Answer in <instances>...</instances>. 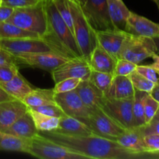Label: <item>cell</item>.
<instances>
[{"label":"cell","mask_w":159,"mask_h":159,"mask_svg":"<svg viewBox=\"0 0 159 159\" xmlns=\"http://www.w3.org/2000/svg\"><path fill=\"white\" fill-rule=\"evenodd\" d=\"M38 133L65 148L83 155L88 159L147 158L144 155L125 148L116 141L96 134L74 136L57 131Z\"/></svg>","instance_id":"1"},{"label":"cell","mask_w":159,"mask_h":159,"mask_svg":"<svg viewBox=\"0 0 159 159\" xmlns=\"http://www.w3.org/2000/svg\"><path fill=\"white\" fill-rule=\"evenodd\" d=\"M47 16V31L41 37L56 52L68 58L83 57L74 34L58 13L52 0L43 1Z\"/></svg>","instance_id":"2"},{"label":"cell","mask_w":159,"mask_h":159,"mask_svg":"<svg viewBox=\"0 0 159 159\" xmlns=\"http://www.w3.org/2000/svg\"><path fill=\"white\" fill-rule=\"evenodd\" d=\"M73 20V34L82 57L89 61L92 51L97 46L96 30L82 10L77 0H68Z\"/></svg>","instance_id":"3"},{"label":"cell","mask_w":159,"mask_h":159,"mask_svg":"<svg viewBox=\"0 0 159 159\" xmlns=\"http://www.w3.org/2000/svg\"><path fill=\"white\" fill-rule=\"evenodd\" d=\"M43 1L35 6L14 9L7 22L43 37L47 31V16Z\"/></svg>","instance_id":"4"},{"label":"cell","mask_w":159,"mask_h":159,"mask_svg":"<svg viewBox=\"0 0 159 159\" xmlns=\"http://www.w3.org/2000/svg\"><path fill=\"white\" fill-rule=\"evenodd\" d=\"M26 154L40 159H88L39 133L30 138Z\"/></svg>","instance_id":"5"},{"label":"cell","mask_w":159,"mask_h":159,"mask_svg":"<svg viewBox=\"0 0 159 159\" xmlns=\"http://www.w3.org/2000/svg\"><path fill=\"white\" fill-rule=\"evenodd\" d=\"M156 53L155 42L151 37H140L128 34L123 43L119 58L131 61L136 65Z\"/></svg>","instance_id":"6"},{"label":"cell","mask_w":159,"mask_h":159,"mask_svg":"<svg viewBox=\"0 0 159 159\" xmlns=\"http://www.w3.org/2000/svg\"><path fill=\"white\" fill-rule=\"evenodd\" d=\"M85 124L90 127L94 134L115 141L127 130L100 108L92 110Z\"/></svg>","instance_id":"7"},{"label":"cell","mask_w":159,"mask_h":159,"mask_svg":"<svg viewBox=\"0 0 159 159\" xmlns=\"http://www.w3.org/2000/svg\"><path fill=\"white\" fill-rule=\"evenodd\" d=\"M133 99H108L104 97L100 109L125 129L134 127Z\"/></svg>","instance_id":"8"},{"label":"cell","mask_w":159,"mask_h":159,"mask_svg":"<svg viewBox=\"0 0 159 159\" xmlns=\"http://www.w3.org/2000/svg\"><path fill=\"white\" fill-rule=\"evenodd\" d=\"M82 10L96 30L115 29L110 20L107 0H77Z\"/></svg>","instance_id":"9"},{"label":"cell","mask_w":159,"mask_h":159,"mask_svg":"<svg viewBox=\"0 0 159 159\" xmlns=\"http://www.w3.org/2000/svg\"><path fill=\"white\" fill-rule=\"evenodd\" d=\"M0 48L9 51L13 55L55 51L52 47L41 37L0 39Z\"/></svg>","instance_id":"10"},{"label":"cell","mask_w":159,"mask_h":159,"mask_svg":"<svg viewBox=\"0 0 159 159\" xmlns=\"http://www.w3.org/2000/svg\"><path fill=\"white\" fill-rule=\"evenodd\" d=\"M15 57L18 65L40 68L50 72L69 59L55 51L17 54Z\"/></svg>","instance_id":"11"},{"label":"cell","mask_w":159,"mask_h":159,"mask_svg":"<svg viewBox=\"0 0 159 159\" xmlns=\"http://www.w3.org/2000/svg\"><path fill=\"white\" fill-rule=\"evenodd\" d=\"M54 100L65 115L77 118L85 124L91 113L92 110L83 103L75 89L67 93H55Z\"/></svg>","instance_id":"12"},{"label":"cell","mask_w":159,"mask_h":159,"mask_svg":"<svg viewBox=\"0 0 159 159\" xmlns=\"http://www.w3.org/2000/svg\"><path fill=\"white\" fill-rule=\"evenodd\" d=\"M92 69L89 62L84 57L68 59L51 72L54 83L65 79L77 78L82 80H89Z\"/></svg>","instance_id":"13"},{"label":"cell","mask_w":159,"mask_h":159,"mask_svg":"<svg viewBox=\"0 0 159 159\" xmlns=\"http://www.w3.org/2000/svg\"><path fill=\"white\" fill-rule=\"evenodd\" d=\"M124 30L132 35L153 38L159 36V24L130 11Z\"/></svg>","instance_id":"14"},{"label":"cell","mask_w":159,"mask_h":159,"mask_svg":"<svg viewBox=\"0 0 159 159\" xmlns=\"http://www.w3.org/2000/svg\"><path fill=\"white\" fill-rule=\"evenodd\" d=\"M127 35V33L125 30L119 29L96 30L98 45L116 59L119 58L120 52Z\"/></svg>","instance_id":"15"},{"label":"cell","mask_w":159,"mask_h":159,"mask_svg":"<svg viewBox=\"0 0 159 159\" xmlns=\"http://www.w3.org/2000/svg\"><path fill=\"white\" fill-rule=\"evenodd\" d=\"M28 111L22 100L14 99L0 103V130L4 131L16 120Z\"/></svg>","instance_id":"16"},{"label":"cell","mask_w":159,"mask_h":159,"mask_svg":"<svg viewBox=\"0 0 159 159\" xmlns=\"http://www.w3.org/2000/svg\"><path fill=\"white\" fill-rule=\"evenodd\" d=\"M144 134L141 127L127 129L122 134L116 138V141L125 148L144 155L147 158H152L148 152L144 141Z\"/></svg>","instance_id":"17"},{"label":"cell","mask_w":159,"mask_h":159,"mask_svg":"<svg viewBox=\"0 0 159 159\" xmlns=\"http://www.w3.org/2000/svg\"><path fill=\"white\" fill-rule=\"evenodd\" d=\"M116 61L117 59L97 44L92 51L88 62L91 69L93 71L109 73L114 75Z\"/></svg>","instance_id":"18"},{"label":"cell","mask_w":159,"mask_h":159,"mask_svg":"<svg viewBox=\"0 0 159 159\" xmlns=\"http://www.w3.org/2000/svg\"><path fill=\"white\" fill-rule=\"evenodd\" d=\"M135 89L128 76L114 75L104 96L108 99H133Z\"/></svg>","instance_id":"19"},{"label":"cell","mask_w":159,"mask_h":159,"mask_svg":"<svg viewBox=\"0 0 159 159\" xmlns=\"http://www.w3.org/2000/svg\"><path fill=\"white\" fill-rule=\"evenodd\" d=\"M75 90L83 103L89 110H93L100 108L101 103L105 96L103 93L89 81L82 80Z\"/></svg>","instance_id":"20"},{"label":"cell","mask_w":159,"mask_h":159,"mask_svg":"<svg viewBox=\"0 0 159 159\" xmlns=\"http://www.w3.org/2000/svg\"><path fill=\"white\" fill-rule=\"evenodd\" d=\"M4 132L27 139H30L38 133L29 109L26 113L6 129Z\"/></svg>","instance_id":"21"},{"label":"cell","mask_w":159,"mask_h":159,"mask_svg":"<svg viewBox=\"0 0 159 159\" xmlns=\"http://www.w3.org/2000/svg\"><path fill=\"white\" fill-rule=\"evenodd\" d=\"M58 133L74 136H85L94 134L90 127L77 118L65 115L59 120L58 127L56 130Z\"/></svg>","instance_id":"22"},{"label":"cell","mask_w":159,"mask_h":159,"mask_svg":"<svg viewBox=\"0 0 159 159\" xmlns=\"http://www.w3.org/2000/svg\"><path fill=\"white\" fill-rule=\"evenodd\" d=\"M0 86L5 89L14 99L22 100L34 89L30 84L24 77L17 73L11 80L6 82H0Z\"/></svg>","instance_id":"23"},{"label":"cell","mask_w":159,"mask_h":159,"mask_svg":"<svg viewBox=\"0 0 159 159\" xmlns=\"http://www.w3.org/2000/svg\"><path fill=\"white\" fill-rule=\"evenodd\" d=\"M110 20L115 29L124 30L130 10L123 0H107Z\"/></svg>","instance_id":"24"},{"label":"cell","mask_w":159,"mask_h":159,"mask_svg":"<svg viewBox=\"0 0 159 159\" xmlns=\"http://www.w3.org/2000/svg\"><path fill=\"white\" fill-rule=\"evenodd\" d=\"M54 95L55 93L53 89L36 88L23 99V102L27 106L28 108L56 103Z\"/></svg>","instance_id":"25"},{"label":"cell","mask_w":159,"mask_h":159,"mask_svg":"<svg viewBox=\"0 0 159 159\" xmlns=\"http://www.w3.org/2000/svg\"><path fill=\"white\" fill-rule=\"evenodd\" d=\"M30 139L20 138L0 130V151L26 153Z\"/></svg>","instance_id":"26"},{"label":"cell","mask_w":159,"mask_h":159,"mask_svg":"<svg viewBox=\"0 0 159 159\" xmlns=\"http://www.w3.org/2000/svg\"><path fill=\"white\" fill-rule=\"evenodd\" d=\"M29 109V111L32 116L36 128L38 132L54 131L57 129L59 125L60 118L55 116H47L38 113L34 110Z\"/></svg>","instance_id":"27"},{"label":"cell","mask_w":159,"mask_h":159,"mask_svg":"<svg viewBox=\"0 0 159 159\" xmlns=\"http://www.w3.org/2000/svg\"><path fill=\"white\" fill-rule=\"evenodd\" d=\"M24 37H40L35 33L25 30L9 22L0 23V39H16Z\"/></svg>","instance_id":"28"},{"label":"cell","mask_w":159,"mask_h":159,"mask_svg":"<svg viewBox=\"0 0 159 159\" xmlns=\"http://www.w3.org/2000/svg\"><path fill=\"white\" fill-rule=\"evenodd\" d=\"M146 93H148L135 89L133 99V116L134 127H143L146 124L143 105V99Z\"/></svg>","instance_id":"29"},{"label":"cell","mask_w":159,"mask_h":159,"mask_svg":"<svg viewBox=\"0 0 159 159\" xmlns=\"http://www.w3.org/2000/svg\"><path fill=\"white\" fill-rule=\"evenodd\" d=\"M113 76H114L113 75L109 74V73L92 70L89 81L92 84H93L98 89L100 90L103 94H105L108 90L109 87L110 86Z\"/></svg>","instance_id":"30"},{"label":"cell","mask_w":159,"mask_h":159,"mask_svg":"<svg viewBox=\"0 0 159 159\" xmlns=\"http://www.w3.org/2000/svg\"><path fill=\"white\" fill-rule=\"evenodd\" d=\"M128 77L130 78V81H131L133 86L137 90L150 93L152 90L153 89L154 87H155V83L151 82L150 80L147 79L146 78L143 77L142 75L138 74L136 71L132 72Z\"/></svg>","instance_id":"31"},{"label":"cell","mask_w":159,"mask_h":159,"mask_svg":"<svg viewBox=\"0 0 159 159\" xmlns=\"http://www.w3.org/2000/svg\"><path fill=\"white\" fill-rule=\"evenodd\" d=\"M143 105H144V118L147 124L153 120L154 116L156 114L159 109V102L151 96L150 93H146L143 99Z\"/></svg>","instance_id":"32"},{"label":"cell","mask_w":159,"mask_h":159,"mask_svg":"<svg viewBox=\"0 0 159 159\" xmlns=\"http://www.w3.org/2000/svg\"><path fill=\"white\" fill-rule=\"evenodd\" d=\"M55 5L57 10L65 23L68 25V27L73 33V20L71 16V9L68 5V0H52Z\"/></svg>","instance_id":"33"},{"label":"cell","mask_w":159,"mask_h":159,"mask_svg":"<svg viewBox=\"0 0 159 159\" xmlns=\"http://www.w3.org/2000/svg\"><path fill=\"white\" fill-rule=\"evenodd\" d=\"M82 81V79H77V78H69V79H63L55 83L53 89H54V93H62L72 91L77 89Z\"/></svg>","instance_id":"34"},{"label":"cell","mask_w":159,"mask_h":159,"mask_svg":"<svg viewBox=\"0 0 159 159\" xmlns=\"http://www.w3.org/2000/svg\"><path fill=\"white\" fill-rule=\"evenodd\" d=\"M137 65H138L124 58H118L115 66L114 75L129 76L136 70Z\"/></svg>","instance_id":"35"},{"label":"cell","mask_w":159,"mask_h":159,"mask_svg":"<svg viewBox=\"0 0 159 159\" xmlns=\"http://www.w3.org/2000/svg\"><path fill=\"white\" fill-rule=\"evenodd\" d=\"M30 109L35 110V111L42 113V114L47 115V116H55V117L58 118H61V116L65 115L63 110L61 109V107L57 103L47 104V105L40 106V107H34V108Z\"/></svg>","instance_id":"36"},{"label":"cell","mask_w":159,"mask_h":159,"mask_svg":"<svg viewBox=\"0 0 159 159\" xmlns=\"http://www.w3.org/2000/svg\"><path fill=\"white\" fill-rule=\"evenodd\" d=\"M148 152L152 158H159V134H148L144 137Z\"/></svg>","instance_id":"37"},{"label":"cell","mask_w":159,"mask_h":159,"mask_svg":"<svg viewBox=\"0 0 159 159\" xmlns=\"http://www.w3.org/2000/svg\"><path fill=\"white\" fill-rule=\"evenodd\" d=\"M135 71L138 74H140L143 77L146 78L154 83L156 84L158 82L159 77L158 72H157L156 70L154 69L150 65H141L139 64V65H137Z\"/></svg>","instance_id":"38"},{"label":"cell","mask_w":159,"mask_h":159,"mask_svg":"<svg viewBox=\"0 0 159 159\" xmlns=\"http://www.w3.org/2000/svg\"><path fill=\"white\" fill-rule=\"evenodd\" d=\"M18 72V65H0V82H6L11 80Z\"/></svg>","instance_id":"39"},{"label":"cell","mask_w":159,"mask_h":159,"mask_svg":"<svg viewBox=\"0 0 159 159\" xmlns=\"http://www.w3.org/2000/svg\"><path fill=\"white\" fill-rule=\"evenodd\" d=\"M42 0H2V5L9 6L13 9L16 8H23L27 6H35L40 2Z\"/></svg>","instance_id":"40"},{"label":"cell","mask_w":159,"mask_h":159,"mask_svg":"<svg viewBox=\"0 0 159 159\" xmlns=\"http://www.w3.org/2000/svg\"><path fill=\"white\" fill-rule=\"evenodd\" d=\"M0 65H19L17 63L15 55L11 54L9 51H6L3 48H0Z\"/></svg>","instance_id":"41"},{"label":"cell","mask_w":159,"mask_h":159,"mask_svg":"<svg viewBox=\"0 0 159 159\" xmlns=\"http://www.w3.org/2000/svg\"><path fill=\"white\" fill-rule=\"evenodd\" d=\"M144 135L159 134V120H152L150 123L141 127Z\"/></svg>","instance_id":"42"},{"label":"cell","mask_w":159,"mask_h":159,"mask_svg":"<svg viewBox=\"0 0 159 159\" xmlns=\"http://www.w3.org/2000/svg\"><path fill=\"white\" fill-rule=\"evenodd\" d=\"M13 8L1 5L0 6V23L7 21L13 12Z\"/></svg>","instance_id":"43"},{"label":"cell","mask_w":159,"mask_h":159,"mask_svg":"<svg viewBox=\"0 0 159 159\" xmlns=\"http://www.w3.org/2000/svg\"><path fill=\"white\" fill-rule=\"evenodd\" d=\"M12 99H14V98H12L9 93L5 91L4 89L0 86V103Z\"/></svg>","instance_id":"44"},{"label":"cell","mask_w":159,"mask_h":159,"mask_svg":"<svg viewBox=\"0 0 159 159\" xmlns=\"http://www.w3.org/2000/svg\"><path fill=\"white\" fill-rule=\"evenodd\" d=\"M150 95L157 102H159V82L155 84V87H154L153 89L150 93Z\"/></svg>","instance_id":"45"},{"label":"cell","mask_w":159,"mask_h":159,"mask_svg":"<svg viewBox=\"0 0 159 159\" xmlns=\"http://www.w3.org/2000/svg\"><path fill=\"white\" fill-rule=\"evenodd\" d=\"M152 59H153V63L152 65H149L151 67L156 70L157 71H159V55L158 54H154L152 56Z\"/></svg>","instance_id":"46"},{"label":"cell","mask_w":159,"mask_h":159,"mask_svg":"<svg viewBox=\"0 0 159 159\" xmlns=\"http://www.w3.org/2000/svg\"><path fill=\"white\" fill-rule=\"evenodd\" d=\"M152 39H153L154 42H155V48H156V54H159V36L153 37Z\"/></svg>","instance_id":"47"},{"label":"cell","mask_w":159,"mask_h":159,"mask_svg":"<svg viewBox=\"0 0 159 159\" xmlns=\"http://www.w3.org/2000/svg\"><path fill=\"white\" fill-rule=\"evenodd\" d=\"M153 120H159V109H158V111H157V113H156V114H155V116H154Z\"/></svg>","instance_id":"48"},{"label":"cell","mask_w":159,"mask_h":159,"mask_svg":"<svg viewBox=\"0 0 159 159\" xmlns=\"http://www.w3.org/2000/svg\"><path fill=\"white\" fill-rule=\"evenodd\" d=\"M152 1H153L154 2H155V4H156L157 7H158V10H159V0H152Z\"/></svg>","instance_id":"49"},{"label":"cell","mask_w":159,"mask_h":159,"mask_svg":"<svg viewBox=\"0 0 159 159\" xmlns=\"http://www.w3.org/2000/svg\"><path fill=\"white\" fill-rule=\"evenodd\" d=\"M2 0H0V6L2 5Z\"/></svg>","instance_id":"50"}]
</instances>
